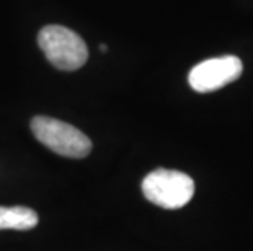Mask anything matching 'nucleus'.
Here are the masks:
<instances>
[{
	"label": "nucleus",
	"instance_id": "nucleus-1",
	"mask_svg": "<svg viewBox=\"0 0 253 251\" xmlns=\"http://www.w3.org/2000/svg\"><path fill=\"white\" fill-rule=\"evenodd\" d=\"M46 59L59 71H77L87 62L88 49L75 31L61 25H47L38 35Z\"/></svg>",
	"mask_w": 253,
	"mask_h": 251
},
{
	"label": "nucleus",
	"instance_id": "nucleus-2",
	"mask_svg": "<svg viewBox=\"0 0 253 251\" xmlns=\"http://www.w3.org/2000/svg\"><path fill=\"white\" fill-rule=\"evenodd\" d=\"M145 199L164 209H180L191 201L195 194V181L186 173L176 170L157 168L142 181Z\"/></svg>",
	"mask_w": 253,
	"mask_h": 251
},
{
	"label": "nucleus",
	"instance_id": "nucleus-3",
	"mask_svg": "<svg viewBox=\"0 0 253 251\" xmlns=\"http://www.w3.org/2000/svg\"><path fill=\"white\" fill-rule=\"evenodd\" d=\"M31 131L42 145L62 157L84 158L91 150V141L82 131L54 117H33Z\"/></svg>",
	"mask_w": 253,
	"mask_h": 251
},
{
	"label": "nucleus",
	"instance_id": "nucleus-4",
	"mask_svg": "<svg viewBox=\"0 0 253 251\" xmlns=\"http://www.w3.org/2000/svg\"><path fill=\"white\" fill-rule=\"evenodd\" d=\"M244 66L237 56H224L208 59L191 69L188 82L198 93L214 92L235 82L242 75Z\"/></svg>",
	"mask_w": 253,
	"mask_h": 251
},
{
	"label": "nucleus",
	"instance_id": "nucleus-5",
	"mask_svg": "<svg viewBox=\"0 0 253 251\" xmlns=\"http://www.w3.org/2000/svg\"><path fill=\"white\" fill-rule=\"evenodd\" d=\"M38 214L23 206L2 207L0 206V230L12 228V230H30L38 225Z\"/></svg>",
	"mask_w": 253,
	"mask_h": 251
},
{
	"label": "nucleus",
	"instance_id": "nucleus-6",
	"mask_svg": "<svg viewBox=\"0 0 253 251\" xmlns=\"http://www.w3.org/2000/svg\"><path fill=\"white\" fill-rule=\"evenodd\" d=\"M108 47H106V44H100V51H106Z\"/></svg>",
	"mask_w": 253,
	"mask_h": 251
}]
</instances>
